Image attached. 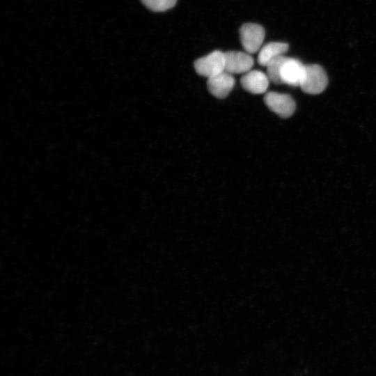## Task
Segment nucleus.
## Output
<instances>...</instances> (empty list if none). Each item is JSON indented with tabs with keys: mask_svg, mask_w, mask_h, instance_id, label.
Wrapping results in <instances>:
<instances>
[{
	"mask_svg": "<svg viewBox=\"0 0 376 376\" xmlns=\"http://www.w3.org/2000/svg\"><path fill=\"white\" fill-rule=\"evenodd\" d=\"M327 84L328 77L322 66L318 64L305 65V74L300 85L304 93L319 94L324 91Z\"/></svg>",
	"mask_w": 376,
	"mask_h": 376,
	"instance_id": "nucleus-1",
	"label": "nucleus"
},
{
	"mask_svg": "<svg viewBox=\"0 0 376 376\" xmlns=\"http://www.w3.org/2000/svg\"><path fill=\"white\" fill-rule=\"evenodd\" d=\"M196 72L207 79L225 71L224 52L214 51L194 61Z\"/></svg>",
	"mask_w": 376,
	"mask_h": 376,
	"instance_id": "nucleus-2",
	"label": "nucleus"
},
{
	"mask_svg": "<svg viewBox=\"0 0 376 376\" xmlns=\"http://www.w3.org/2000/svg\"><path fill=\"white\" fill-rule=\"evenodd\" d=\"M265 32L263 27L253 23H246L240 29V41L249 54L257 52L262 47Z\"/></svg>",
	"mask_w": 376,
	"mask_h": 376,
	"instance_id": "nucleus-3",
	"label": "nucleus"
},
{
	"mask_svg": "<svg viewBox=\"0 0 376 376\" xmlns=\"http://www.w3.org/2000/svg\"><path fill=\"white\" fill-rule=\"evenodd\" d=\"M267 107L281 118L290 117L295 112L296 104L288 94L269 92L264 97Z\"/></svg>",
	"mask_w": 376,
	"mask_h": 376,
	"instance_id": "nucleus-4",
	"label": "nucleus"
},
{
	"mask_svg": "<svg viewBox=\"0 0 376 376\" xmlns=\"http://www.w3.org/2000/svg\"><path fill=\"white\" fill-rule=\"evenodd\" d=\"M305 74V65L294 58L285 57L281 65L280 76L282 84L300 86Z\"/></svg>",
	"mask_w": 376,
	"mask_h": 376,
	"instance_id": "nucleus-5",
	"label": "nucleus"
},
{
	"mask_svg": "<svg viewBox=\"0 0 376 376\" xmlns=\"http://www.w3.org/2000/svg\"><path fill=\"white\" fill-rule=\"evenodd\" d=\"M225 71L233 74H245L253 65V57L248 52L229 51L224 52Z\"/></svg>",
	"mask_w": 376,
	"mask_h": 376,
	"instance_id": "nucleus-6",
	"label": "nucleus"
},
{
	"mask_svg": "<svg viewBox=\"0 0 376 376\" xmlns=\"http://www.w3.org/2000/svg\"><path fill=\"white\" fill-rule=\"evenodd\" d=\"M235 85L233 75L224 71L207 79V88L214 97L223 99L228 96Z\"/></svg>",
	"mask_w": 376,
	"mask_h": 376,
	"instance_id": "nucleus-7",
	"label": "nucleus"
},
{
	"mask_svg": "<svg viewBox=\"0 0 376 376\" xmlns=\"http://www.w3.org/2000/svg\"><path fill=\"white\" fill-rule=\"evenodd\" d=\"M269 83L267 74L259 70H250L241 78L243 88L253 94L264 93L269 86Z\"/></svg>",
	"mask_w": 376,
	"mask_h": 376,
	"instance_id": "nucleus-8",
	"label": "nucleus"
},
{
	"mask_svg": "<svg viewBox=\"0 0 376 376\" xmlns=\"http://www.w3.org/2000/svg\"><path fill=\"white\" fill-rule=\"evenodd\" d=\"M288 49V45L281 42H270L262 46L259 50L258 62L260 65L267 66L276 58L283 56Z\"/></svg>",
	"mask_w": 376,
	"mask_h": 376,
	"instance_id": "nucleus-9",
	"label": "nucleus"
},
{
	"mask_svg": "<svg viewBox=\"0 0 376 376\" xmlns=\"http://www.w3.org/2000/svg\"><path fill=\"white\" fill-rule=\"evenodd\" d=\"M285 56H280L275 59L269 62L267 67V75L269 81L274 82V84H282L280 72L281 65L285 59Z\"/></svg>",
	"mask_w": 376,
	"mask_h": 376,
	"instance_id": "nucleus-10",
	"label": "nucleus"
},
{
	"mask_svg": "<svg viewBox=\"0 0 376 376\" xmlns=\"http://www.w3.org/2000/svg\"><path fill=\"white\" fill-rule=\"evenodd\" d=\"M150 10L155 12H162L173 8L177 0H141Z\"/></svg>",
	"mask_w": 376,
	"mask_h": 376,
	"instance_id": "nucleus-11",
	"label": "nucleus"
}]
</instances>
